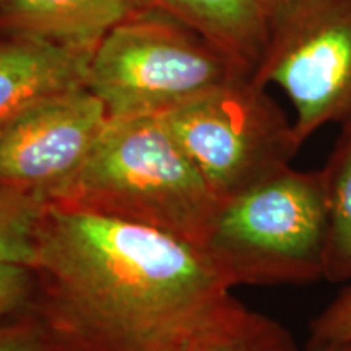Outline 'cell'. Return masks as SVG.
Here are the masks:
<instances>
[{
	"label": "cell",
	"mask_w": 351,
	"mask_h": 351,
	"mask_svg": "<svg viewBox=\"0 0 351 351\" xmlns=\"http://www.w3.org/2000/svg\"><path fill=\"white\" fill-rule=\"evenodd\" d=\"M38 296L32 267L0 265V322L34 313Z\"/></svg>",
	"instance_id": "cell-15"
},
{
	"label": "cell",
	"mask_w": 351,
	"mask_h": 351,
	"mask_svg": "<svg viewBox=\"0 0 351 351\" xmlns=\"http://www.w3.org/2000/svg\"><path fill=\"white\" fill-rule=\"evenodd\" d=\"M291 103L301 143L351 121V0H282L254 70Z\"/></svg>",
	"instance_id": "cell-6"
},
{
	"label": "cell",
	"mask_w": 351,
	"mask_h": 351,
	"mask_svg": "<svg viewBox=\"0 0 351 351\" xmlns=\"http://www.w3.org/2000/svg\"><path fill=\"white\" fill-rule=\"evenodd\" d=\"M0 351H70L36 313L0 322Z\"/></svg>",
	"instance_id": "cell-14"
},
{
	"label": "cell",
	"mask_w": 351,
	"mask_h": 351,
	"mask_svg": "<svg viewBox=\"0 0 351 351\" xmlns=\"http://www.w3.org/2000/svg\"><path fill=\"white\" fill-rule=\"evenodd\" d=\"M161 351H301L278 320L245 307L234 296L217 313Z\"/></svg>",
	"instance_id": "cell-11"
},
{
	"label": "cell",
	"mask_w": 351,
	"mask_h": 351,
	"mask_svg": "<svg viewBox=\"0 0 351 351\" xmlns=\"http://www.w3.org/2000/svg\"><path fill=\"white\" fill-rule=\"evenodd\" d=\"M307 351H351V341H309Z\"/></svg>",
	"instance_id": "cell-17"
},
{
	"label": "cell",
	"mask_w": 351,
	"mask_h": 351,
	"mask_svg": "<svg viewBox=\"0 0 351 351\" xmlns=\"http://www.w3.org/2000/svg\"><path fill=\"white\" fill-rule=\"evenodd\" d=\"M327 247L322 171L291 165L223 200L204 243L231 288L317 282Z\"/></svg>",
	"instance_id": "cell-3"
},
{
	"label": "cell",
	"mask_w": 351,
	"mask_h": 351,
	"mask_svg": "<svg viewBox=\"0 0 351 351\" xmlns=\"http://www.w3.org/2000/svg\"><path fill=\"white\" fill-rule=\"evenodd\" d=\"M135 8V0H3L0 29L91 57L101 39Z\"/></svg>",
	"instance_id": "cell-8"
},
{
	"label": "cell",
	"mask_w": 351,
	"mask_h": 351,
	"mask_svg": "<svg viewBox=\"0 0 351 351\" xmlns=\"http://www.w3.org/2000/svg\"><path fill=\"white\" fill-rule=\"evenodd\" d=\"M108 121L86 86L41 101L0 134V182L52 200L86 163Z\"/></svg>",
	"instance_id": "cell-7"
},
{
	"label": "cell",
	"mask_w": 351,
	"mask_h": 351,
	"mask_svg": "<svg viewBox=\"0 0 351 351\" xmlns=\"http://www.w3.org/2000/svg\"><path fill=\"white\" fill-rule=\"evenodd\" d=\"M309 341H351V288H346L311 324Z\"/></svg>",
	"instance_id": "cell-16"
},
{
	"label": "cell",
	"mask_w": 351,
	"mask_h": 351,
	"mask_svg": "<svg viewBox=\"0 0 351 351\" xmlns=\"http://www.w3.org/2000/svg\"><path fill=\"white\" fill-rule=\"evenodd\" d=\"M244 75L251 73L191 26L135 8L101 39L88 60L85 86L109 119H125L161 116Z\"/></svg>",
	"instance_id": "cell-4"
},
{
	"label": "cell",
	"mask_w": 351,
	"mask_h": 351,
	"mask_svg": "<svg viewBox=\"0 0 351 351\" xmlns=\"http://www.w3.org/2000/svg\"><path fill=\"white\" fill-rule=\"evenodd\" d=\"M49 200L0 182V265L33 267Z\"/></svg>",
	"instance_id": "cell-13"
},
{
	"label": "cell",
	"mask_w": 351,
	"mask_h": 351,
	"mask_svg": "<svg viewBox=\"0 0 351 351\" xmlns=\"http://www.w3.org/2000/svg\"><path fill=\"white\" fill-rule=\"evenodd\" d=\"M191 26L247 73L261 62L282 0H135Z\"/></svg>",
	"instance_id": "cell-10"
},
{
	"label": "cell",
	"mask_w": 351,
	"mask_h": 351,
	"mask_svg": "<svg viewBox=\"0 0 351 351\" xmlns=\"http://www.w3.org/2000/svg\"><path fill=\"white\" fill-rule=\"evenodd\" d=\"M322 171L328 210L326 275L333 283L351 280V121L341 134Z\"/></svg>",
	"instance_id": "cell-12"
},
{
	"label": "cell",
	"mask_w": 351,
	"mask_h": 351,
	"mask_svg": "<svg viewBox=\"0 0 351 351\" xmlns=\"http://www.w3.org/2000/svg\"><path fill=\"white\" fill-rule=\"evenodd\" d=\"M49 202L140 223L204 247L221 199L160 116L109 119L75 178Z\"/></svg>",
	"instance_id": "cell-2"
},
{
	"label": "cell",
	"mask_w": 351,
	"mask_h": 351,
	"mask_svg": "<svg viewBox=\"0 0 351 351\" xmlns=\"http://www.w3.org/2000/svg\"><path fill=\"white\" fill-rule=\"evenodd\" d=\"M160 119L221 200L287 168L302 147L293 121L251 75L215 86Z\"/></svg>",
	"instance_id": "cell-5"
},
{
	"label": "cell",
	"mask_w": 351,
	"mask_h": 351,
	"mask_svg": "<svg viewBox=\"0 0 351 351\" xmlns=\"http://www.w3.org/2000/svg\"><path fill=\"white\" fill-rule=\"evenodd\" d=\"M88 60L33 39L0 41V134L41 101L85 86Z\"/></svg>",
	"instance_id": "cell-9"
},
{
	"label": "cell",
	"mask_w": 351,
	"mask_h": 351,
	"mask_svg": "<svg viewBox=\"0 0 351 351\" xmlns=\"http://www.w3.org/2000/svg\"><path fill=\"white\" fill-rule=\"evenodd\" d=\"M2 3H3V0H0V5H2Z\"/></svg>",
	"instance_id": "cell-18"
},
{
	"label": "cell",
	"mask_w": 351,
	"mask_h": 351,
	"mask_svg": "<svg viewBox=\"0 0 351 351\" xmlns=\"http://www.w3.org/2000/svg\"><path fill=\"white\" fill-rule=\"evenodd\" d=\"M32 269L34 313L70 351H161L232 298L202 245L60 202Z\"/></svg>",
	"instance_id": "cell-1"
}]
</instances>
